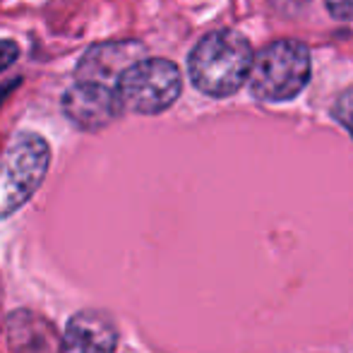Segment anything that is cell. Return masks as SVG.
<instances>
[{
    "instance_id": "obj_7",
    "label": "cell",
    "mask_w": 353,
    "mask_h": 353,
    "mask_svg": "<svg viewBox=\"0 0 353 353\" xmlns=\"http://www.w3.org/2000/svg\"><path fill=\"white\" fill-rule=\"evenodd\" d=\"M116 339L111 317L99 310H82L68 322L61 353H111Z\"/></svg>"
},
{
    "instance_id": "obj_5",
    "label": "cell",
    "mask_w": 353,
    "mask_h": 353,
    "mask_svg": "<svg viewBox=\"0 0 353 353\" xmlns=\"http://www.w3.org/2000/svg\"><path fill=\"white\" fill-rule=\"evenodd\" d=\"M63 111L82 130H101L111 125L123 111L116 87L99 82H74L63 94Z\"/></svg>"
},
{
    "instance_id": "obj_6",
    "label": "cell",
    "mask_w": 353,
    "mask_h": 353,
    "mask_svg": "<svg viewBox=\"0 0 353 353\" xmlns=\"http://www.w3.org/2000/svg\"><path fill=\"white\" fill-rule=\"evenodd\" d=\"M144 51L140 41H103L87 48L77 63L74 77L77 82H99L108 87H118L121 74L137 61H142Z\"/></svg>"
},
{
    "instance_id": "obj_10",
    "label": "cell",
    "mask_w": 353,
    "mask_h": 353,
    "mask_svg": "<svg viewBox=\"0 0 353 353\" xmlns=\"http://www.w3.org/2000/svg\"><path fill=\"white\" fill-rule=\"evenodd\" d=\"M325 5L334 17L339 19L353 17V0H325Z\"/></svg>"
},
{
    "instance_id": "obj_3",
    "label": "cell",
    "mask_w": 353,
    "mask_h": 353,
    "mask_svg": "<svg viewBox=\"0 0 353 353\" xmlns=\"http://www.w3.org/2000/svg\"><path fill=\"white\" fill-rule=\"evenodd\" d=\"M51 163L48 142L37 132H19L0 157V219H8L34 197Z\"/></svg>"
},
{
    "instance_id": "obj_1",
    "label": "cell",
    "mask_w": 353,
    "mask_h": 353,
    "mask_svg": "<svg viewBox=\"0 0 353 353\" xmlns=\"http://www.w3.org/2000/svg\"><path fill=\"white\" fill-rule=\"evenodd\" d=\"M255 53L243 34L221 29L197 41L188 58L190 79L207 97H231L250 79Z\"/></svg>"
},
{
    "instance_id": "obj_11",
    "label": "cell",
    "mask_w": 353,
    "mask_h": 353,
    "mask_svg": "<svg viewBox=\"0 0 353 353\" xmlns=\"http://www.w3.org/2000/svg\"><path fill=\"white\" fill-rule=\"evenodd\" d=\"M19 82H22V79H10V82L0 84V106H3V101L10 97V92H12V89H17V87H19Z\"/></svg>"
},
{
    "instance_id": "obj_9",
    "label": "cell",
    "mask_w": 353,
    "mask_h": 353,
    "mask_svg": "<svg viewBox=\"0 0 353 353\" xmlns=\"http://www.w3.org/2000/svg\"><path fill=\"white\" fill-rule=\"evenodd\" d=\"M19 58V46L12 39H0V72L8 70L14 61Z\"/></svg>"
},
{
    "instance_id": "obj_2",
    "label": "cell",
    "mask_w": 353,
    "mask_h": 353,
    "mask_svg": "<svg viewBox=\"0 0 353 353\" xmlns=\"http://www.w3.org/2000/svg\"><path fill=\"white\" fill-rule=\"evenodd\" d=\"M310 79V51L296 39H281L255 56L250 72V92L267 103L291 101Z\"/></svg>"
},
{
    "instance_id": "obj_4",
    "label": "cell",
    "mask_w": 353,
    "mask_h": 353,
    "mask_svg": "<svg viewBox=\"0 0 353 353\" xmlns=\"http://www.w3.org/2000/svg\"><path fill=\"white\" fill-rule=\"evenodd\" d=\"M116 89L123 108L142 116H157L181 97L183 77L176 63L166 58H142L121 74Z\"/></svg>"
},
{
    "instance_id": "obj_8",
    "label": "cell",
    "mask_w": 353,
    "mask_h": 353,
    "mask_svg": "<svg viewBox=\"0 0 353 353\" xmlns=\"http://www.w3.org/2000/svg\"><path fill=\"white\" fill-rule=\"evenodd\" d=\"M332 116H334V121L339 123V125H344L346 132L353 137V87L339 94V99L334 101V108H332Z\"/></svg>"
}]
</instances>
